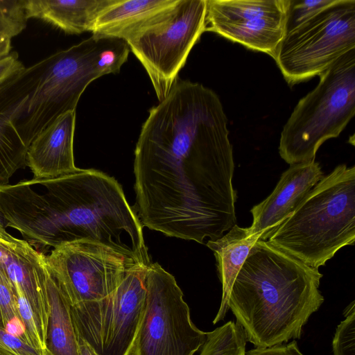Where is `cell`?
<instances>
[{"mask_svg":"<svg viewBox=\"0 0 355 355\" xmlns=\"http://www.w3.org/2000/svg\"><path fill=\"white\" fill-rule=\"evenodd\" d=\"M116 0H24L27 19L48 22L67 33L93 32L99 15Z\"/></svg>","mask_w":355,"mask_h":355,"instance_id":"cell-17","label":"cell"},{"mask_svg":"<svg viewBox=\"0 0 355 355\" xmlns=\"http://www.w3.org/2000/svg\"><path fill=\"white\" fill-rule=\"evenodd\" d=\"M206 340L207 332L192 322L175 277L157 263H151L131 355H193Z\"/></svg>","mask_w":355,"mask_h":355,"instance_id":"cell-10","label":"cell"},{"mask_svg":"<svg viewBox=\"0 0 355 355\" xmlns=\"http://www.w3.org/2000/svg\"><path fill=\"white\" fill-rule=\"evenodd\" d=\"M206 0H176L125 40L146 69L159 101L205 32Z\"/></svg>","mask_w":355,"mask_h":355,"instance_id":"cell-8","label":"cell"},{"mask_svg":"<svg viewBox=\"0 0 355 355\" xmlns=\"http://www.w3.org/2000/svg\"><path fill=\"white\" fill-rule=\"evenodd\" d=\"M44 282L49 303L45 339L46 354L80 355L69 304L45 262Z\"/></svg>","mask_w":355,"mask_h":355,"instance_id":"cell-20","label":"cell"},{"mask_svg":"<svg viewBox=\"0 0 355 355\" xmlns=\"http://www.w3.org/2000/svg\"><path fill=\"white\" fill-rule=\"evenodd\" d=\"M11 38L5 35H0V60L10 53Z\"/></svg>","mask_w":355,"mask_h":355,"instance_id":"cell-30","label":"cell"},{"mask_svg":"<svg viewBox=\"0 0 355 355\" xmlns=\"http://www.w3.org/2000/svg\"><path fill=\"white\" fill-rule=\"evenodd\" d=\"M176 0H116L99 15L93 35L123 40Z\"/></svg>","mask_w":355,"mask_h":355,"instance_id":"cell-19","label":"cell"},{"mask_svg":"<svg viewBox=\"0 0 355 355\" xmlns=\"http://www.w3.org/2000/svg\"><path fill=\"white\" fill-rule=\"evenodd\" d=\"M320 76L283 127L279 153L290 165L315 160L320 146L337 137L355 114V49Z\"/></svg>","mask_w":355,"mask_h":355,"instance_id":"cell-7","label":"cell"},{"mask_svg":"<svg viewBox=\"0 0 355 355\" xmlns=\"http://www.w3.org/2000/svg\"><path fill=\"white\" fill-rule=\"evenodd\" d=\"M322 275L295 257L259 240L231 288L229 309L255 347L300 339L302 328L324 302Z\"/></svg>","mask_w":355,"mask_h":355,"instance_id":"cell-2","label":"cell"},{"mask_svg":"<svg viewBox=\"0 0 355 355\" xmlns=\"http://www.w3.org/2000/svg\"><path fill=\"white\" fill-rule=\"evenodd\" d=\"M234 164L218 95L177 78L136 144L135 211L143 227L204 243L236 225Z\"/></svg>","mask_w":355,"mask_h":355,"instance_id":"cell-1","label":"cell"},{"mask_svg":"<svg viewBox=\"0 0 355 355\" xmlns=\"http://www.w3.org/2000/svg\"><path fill=\"white\" fill-rule=\"evenodd\" d=\"M76 111L67 112L42 130L31 142L26 166L33 179H51L78 172L73 157Z\"/></svg>","mask_w":355,"mask_h":355,"instance_id":"cell-16","label":"cell"},{"mask_svg":"<svg viewBox=\"0 0 355 355\" xmlns=\"http://www.w3.org/2000/svg\"><path fill=\"white\" fill-rule=\"evenodd\" d=\"M130 51L123 40L92 35L42 60L35 85L10 120L24 144L28 148L60 116L76 111L88 85L119 72Z\"/></svg>","mask_w":355,"mask_h":355,"instance_id":"cell-5","label":"cell"},{"mask_svg":"<svg viewBox=\"0 0 355 355\" xmlns=\"http://www.w3.org/2000/svg\"><path fill=\"white\" fill-rule=\"evenodd\" d=\"M0 265L15 287L24 295L34 313L42 338L46 339L49 303L44 282V254L28 242L0 239Z\"/></svg>","mask_w":355,"mask_h":355,"instance_id":"cell-15","label":"cell"},{"mask_svg":"<svg viewBox=\"0 0 355 355\" xmlns=\"http://www.w3.org/2000/svg\"><path fill=\"white\" fill-rule=\"evenodd\" d=\"M333 1L334 0H289L286 33L302 24Z\"/></svg>","mask_w":355,"mask_h":355,"instance_id":"cell-26","label":"cell"},{"mask_svg":"<svg viewBox=\"0 0 355 355\" xmlns=\"http://www.w3.org/2000/svg\"><path fill=\"white\" fill-rule=\"evenodd\" d=\"M25 182L45 188L43 194L56 216L62 244L89 241L137 263H151L143 226L114 178L98 171L81 169L55 178Z\"/></svg>","mask_w":355,"mask_h":355,"instance_id":"cell-3","label":"cell"},{"mask_svg":"<svg viewBox=\"0 0 355 355\" xmlns=\"http://www.w3.org/2000/svg\"><path fill=\"white\" fill-rule=\"evenodd\" d=\"M245 355H304L295 340L288 344H281L270 347H255L245 352Z\"/></svg>","mask_w":355,"mask_h":355,"instance_id":"cell-28","label":"cell"},{"mask_svg":"<svg viewBox=\"0 0 355 355\" xmlns=\"http://www.w3.org/2000/svg\"><path fill=\"white\" fill-rule=\"evenodd\" d=\"M0 225H1V226H3V221H2V218H1V215H0Z\"/></svg>","mask_w":355,"mask_h":355,"instance_id":"cell-32","label":"cell"},{"mask_svg":"<svg viewBox=\"0 0 355 355\" xmlns=\"http://www.w3.org/2000/svg\"><path fill=\"white\" fill-rule=\"evenodd\" d=\"M268 241L318 269L355 241V166H337L309 191Z\"/></svg>","mask_w":355,"mask_h":355,"instance_id":"cell-6","label":"cell"},{"mask_svg":"<svg viewBox=\"0 0 355 355\" xmlns=\"http://www.w3.org/2000/svg\"><path fill=\"white\" fill-rule=\"evenodd\" d=\"M0 215L6 226L18 230L33 248L44 254L62 245L55 214L44 194L25 180L0 186Z\"/></svg>","mask_w":355,"mask_h":355,"instance_id":"cell-12","label":"cell"},{"mask_svg":"<svg viewBox=\"0 0 355 355\" xmlns=\"http://www.w3.org/2000/svg\"><path fill=\"white\" fill-rule=\"evenodd\" d=\"M149 266L135 265L116 290L102 355H131L142 315Z\"/></svg>","mask_w":355,"mask_h":355,"instance_id":"cell-14","label":"cell"},{"mask_svg":"<svg viewBox=\"0 0 355 355\" xmlns=\"http://www.w3.org/2000/svg\"><path fill=\"white\" fill-rule=\"evenodd\" d=\"M262 233L252 234L249 227L234 225L215 241H207L217 261L218 276L222 284L220 308L213 320L215 324L223 320L229 310V297L235 278L253 245L261 240Z\"/></svg>","mask_w":355,"mask_h":355,"instance_id":"cell-18","label":"cell"},{"mask_svg":"<svg viewBox=\"0 0 355 355\" xmlns=\"http://www.w3.org/2000/svg\"><path fill=\"white\" fill-rule=\"evenodd\" d=\"M44 260L69 304L80 355H102L115 291L137 263L86 240L58 246Z\"/></svg>","mask_w":355,"mask_h":355,"instance_id":"cell-4","label":"cell"},{"mask_svg":"<svg viewBox=\"0 0 355 355\" xmlns=\"http://www.w3.org/2000/svg\"><path fill=\"white\" fill-rule=\"evenodd\" d=\"M246 337L242 327L229 321L207 332L200 355H245Z\"/></svg>","mask_w":355,"mask_h":355,"instance_id":"cell-21","label":"cell"},{"mask_svg":"<svg viewBox=\"0 0 355 355\" xmlns=\"http://www.w3.org/2000/svg\"><path fill=\"white\" fill-rule=\"evenodd\" d=\"M0 355H47L19 337L0 329Z\"/></svg>","mask_w":355,"mask_h":355,"instance_id":"cell-27","label":"cell"},{"mask_svg":"<svg viewBox=\"0 0 355 355\" xmlns=\"http://www.w3.org/2000/svg\"><path fill=\"white\" fill-rule=\"evenodd\" d=\"M14 288L17 309L24 326L27 343L46 353L45 340L42 336L31 304L21 290L17 287Z\"/></svg>","mask_w":355,"mask_h":355,"instance_id":"cell-24","label":"cell"},{"mask_svg":"<svg viewBox=\"0 0 355 355\" xmlns=\"http://www.w3.org/2000/svg\"><path fill=\"white\" fill-rule=\"evenodd\" d=\"M0 239L9 242H15L17 239L12 236L5 230L3 226L0 225Z\"/></svg>","mask_w":355,"mask_h":355,"instance_id":"cell-31","label":"cell"},{"mask_svg":"<svg viewBox=\"0 0 355 355\" xmlns=\"http://www.w3.org/2000/svg\"><path fill=\"white\" fill-rule=\"evenodd\" d=\"M19 60L18 53L12 52L0 60V85L12 75L24 69Z\"/></svg>","mask_w":355,"mask_h":355,"instance_id":"cell-29","label":"cell"},{"mask_svg":"<svg viewBox=\"0 0 355 355\" xmlns=\"http://www.w3.org/2000/svg\"><path fill=\"white\" fill-rule=\"evenodd\" d=\"M19 322L15 288L0 265V329L6 330L10 324Z\"/></svg>","mask_w":355,"mask_h":355,"instance_id":"cell-25","label":"cell"},{"mask_svg":"<svg viewBox=\"0 0 355 355\" xmlns=\"http://www.w3.org/2000/svg\"><path fill=\"white\" fill-rule=\"evenodd\" d=\"M345 317L337 327L332 341L334 355H355V302L345 309Z\"/></svg>","mask_w":355,"mask_h":355,"instance_id":"cell-23","label":"cell"},{"mask_svg":"<svg viewBox=\"0 0 355 355\" xmlns=\"http://www.w3.org/2000/svg\"><path fill=\"white\" fill-rule=\"evenodd\" d=\"M24 0H0V35L12 38L26 27Z\"/></svg>","mask_w":355,"mask_h":355,"instance_id":"cell-22","label":"cell"},{"mask_svg":"<svg viewBox=\"0 0 355 355\" xmlns=\"http://www.w3.org/2000/svg\"><path fill=\"white\" fill-rule=\"evenodd\" d=\"M323 176L315 160L290 165L272 193L250 210L251 233H262L261 240L268 239Z\"/></svg>","mask_w":355,"mask_h":355,"instance_id":"cell-13","label":"cell"},{"mask_svg":"<svg viewBox=\"0 0 355 355\" xmlns=\"http://www.w3.org/2000/svg\"><path fill=\"white\" fill-rule=\"evenodd\" d=\"M355 49V0H334L285 34L274 59L294 85L321 74Z\"/></svg>","mask_w":355,"mask_h":355,"instance_id":"cell-9","label":"cell"},{"mask_svg":"<svg viewBox=\"0 0 355 355\" xmlns=\"http://www.w3.org/2000/svg\"><path fill=\"white\" fill-rule=\"evenodd\" d=\"M289 0H206L205 31L275 55L286 33Z\"/></svg>","mask_w":355,"mask_h":355,"instance_id":"cell-11","label":"cell"}]
</instances>
